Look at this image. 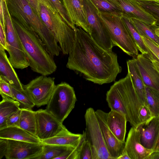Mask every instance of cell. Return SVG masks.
<instances>
[{
	"label": "cell",
	"instance_id": "obj_1",
	"mask_svg": "<svg viewBox=\"0 0 159 159\" xmlns=\"http://www.w3.org/2000/svg\"><path fill=\"white\" fill-rule=\"evenodd\" d=\"M67 68L87 80L102 85L114 81L122 68L117 54L100 46L82 28H76Z\"/></svg>",
	"mask_w": 159,
	"mask_h": 159
},
{
	"label": "cell",
	"instance_id": "obj_2",
	"mask_svg": "<svg viewBox=\"0 0 159 159\" xmlns=\"http://www.w3.org/2000/svg\"><path fill=\"white\" fill-rule=\"evenodd\" d=\"M11 17L31 69L46 76L55 72L57 66L53 56L48 51L39 37L33 30L24 27Z\"/></svg>",
	"mask_w": 159,
	"mask_h": 159
},
{
	"label": "cell",
	"instance_id": "obj_3",
	"mask_svg": "<svg viewBox=\"0 0 159 159\" xmlns=\"http://www.w3.org/2000/svg\"><path fill=\"white\" fill-rule=\"evenodd\" d=\"M5 1L11 16L24 27L33 30L52 55L58 56L61 49L57 40L28 0H5Z\"/></svg>",
	"mask_w": 159,
	"mask_h": 159
},
{
	"label": "cell",
	"instance_id": "obj_4",
	"mask_svg": "<svg viewBox=\"0 0 159 159\" xmlns=\"http://www.w3.org/2000/svg\"><path fill=\"white\" fill-rule=\"evenodd\" d=\"M106 100L111 110L125 115L132 127L140 125L139 110L143 105L134 90L129 72L116 81L106 93Z\"/></svg>",
	"mask_w": 159,
	"mask_h": 159
},
{
	"label": "cell",
	"instance_id": "obj_5",
	"mask_svg": "<svg viewBox=\"0 0 159 159\" xmlns=\"http://www.w3.org/2000/svg\"><path fill=\"white\" fill-rule=\"evenodd\" d=\"M42 21L55 36L65 55L71 51L75 32L63 19L50 0H38Z\"/></svg>",
	"mask_w": 159,
	"mask_h": 159
},
{
	"label": "cell",
	"instance_id": "obj_6",
	"mask_svg": "<svg viewBox=\"0 0 159 159\" xmlns=\"http://www.w3.org/2000/svg\"><path fill=\"white\" fill-rule=\"evenodd\" d=\"M96 9L101 22L110 34L114 46L119 47L129 56L136 57L139 54V50L122 19L121 13L102 11Z\"/></svg>",
	"mask_w": 159,
	"mask_h": 159
},
{
	"label": "cell",
	"instance_id": "obj_7",
	"mask_svg": "<svg viewBox=\"0 0 159 159\" xmlns=\"http://www.w3.org/2000/svg\"><path fill=\"white\" fill-rule=\"evenodd\" d=\"M76 100L73 88L62 82L56 85L46 110L63 123L74 108Z\"/></svg>",
	"mask_w": 159,
	"mask_h": 159
},
{
	"label": "cell",
	"instance_id": "obj_8",
	"mask_svg": "<svg viewBox=\"0 0 159 159\" xmlns=\"http://www.w3.org/2000/svg\"><path fill=\"white\" fill-rule=\"evenodd\" d=\"M86 140L90 147L92 159H112L107 149L95 111L88 108L84 115Z\"/></svg>",
	"mask_w": 159,
	"mask_h": 159
},
{
	"label": "cell",
	"instance_id": "obj_9",
	"mask_svg": "<svg viewBox=\"0 0 159 159\" xmlns=\"http://www.w3.org/2000/svg\"><path fill=\"white\" fill-rule=\"evenodd\" d=\"M7 49L9 61L14 68L23 69L29 63L18 34L13 25L5 0Z\"/></svg>",
	"mask_w": 159,
	"mask_h": 159
},
{
	"label": "cell",
	"instance_id": "obj_10",
	"mask_svg": "<svg viewBox=\"0 0 159 159\" xmlns=\"http://www.w3.org/2000/svg\"><path fill=\"white\" fill-rule=\"evenodd\" d=\"M55 79L41 75L23 85L24 90L35 106L39 107L47 104L56 85Z\"/></svg>",
	"mask_w": 159,
	"mask_h": 159
},
{
	"label": "cell",
	"instance_id": "obj_11",
	"mask_svg": "<svg viewBox=\"0 0 159 159\" xmlns=\"http://www.w3.org/2000/svg\"><path fill=\"white\" fill-rule=\"evenodd\" d=\"M82 1L91 30L90 36L101 47L107 51H112L114 46L110 34L101 22L97 9L89 0Z\"/></svg>",
	"mask_w": 159,
	"mask_h": 159
},
{
	"label": "cell",
	"instance_id": "obj_12",
	"mask_svg": "<svg viewBox=\"0 0 159 159\" xmlns=\"http://www.w3.org/2000/svg\"><path fill=\"white\" fill-rule=\"evenodd\" d=\"M37 137L42 141L56 136L66 128L46 109L35 111Z\"/></svg>",
	"mask_w": 159,
	"mask_h": 159
},
{
	"label": "cell",
	"instance_id": "obj_13",
	"mask_svg": "<svg viewBox=\"0 0 159 159\" xmlns=\"http://www.w3.org/2000/svg\"><path fill=\"white\" fill-rule=\"evenodd\" d=\"M7 139V148L5 156L7 159H37L42 153V143Z\"/></svg>",
	"mask_w": 159,
	"mask_h": 159
},
{
	"label": "cell",
	"instance_id": "obj_14",
	"mask_svg": "<svg viewBox=\"0 0 159 159\" xmlns=\"http://www.w3.org/2000/svg\"><path fill=\"white\" fill-rule=\"evenodd\" d=\"M106 113L99 109L95 111L108 152L112 159H118L125 152V142L119 141L109 129L106 121Z\"/></svg>",
	"mask_w": 159,
	"mask_h": 159
},
{
	"label": "cell",
	"instance_id": "obj_15",
	"mask_svg": "<svg viewBox=\"0 0 159 159\" xmlns=\"http://www.w3.org/2000/svg\"><path fill=\"white\" fill-rule=\"evenodd\" d=\"M67 14L73 25L88 33H91L86 11L82 0H62Z\"/></svg>",
	"mask_w": 159,
	"mask_h": 159
},
{
	"label": "cell",
	"instance_id": "obj_16",
	"mask_svg": "<svg viewBox=\"0 0 159 159\" xmlns=\"http://www.w3.org/2000/svg\"><path fill=\"white\" fill-rule=\"evenodd\" d=\"M119 9L123 15L129 19L135 18L154 25L156 20L142 8L135 0H110Z\"/></svg>",
	"mask_w": 159,
	"mask_h": 159
},
{
	"label": "cell",
	"instance_id": "obj_17",
	"mask_svg": "<svg viewBox=\"0 0 159 159\" xmlns=\"http://www.w3.org/2000/svg\"><path fill=\"white\" fill-rule=\"evenodd\" d=\"M135 58L137 66L145 85L159 92V71L146 55L139 54Z\"/></svg>",
	"mask_w": 159,
	"mask_h": 159
},
{
	"label": "cell",
	"instance_id": "obj_18",
	"mask_svg": "<svg viewBox=\"0 0 159 159\" xmlns=\"http://www.w3.org/2000/svg\"><path fill=\"white\" fill-rule=\"evenodd\" d=\"M125 143V151L130 159H145L153 152L141 144L139 133L136 128H130Z\"/></svg>",
	"mask_w": 159,
	"mask_h": 159
},
{
	"label": "cell",
	"instance_id": "obj_19",
	"mask_svg": "<svg viewBox=\"0 0 159 159\" xmlns=\"http://www.w3.org/2000/svg\"><path fill=\"white\" fill-rule=\"evenodd\" d=\"M5 50L0 46V78L4 79L10 85L23 90V84L10 62Z\"/></svg>",
	"mask_w": 159,
	"mask_h": 159
},
{
	"label": "cell",
	"instance_id": "obj_20",
	"mask_svg": "<svg viewBox=\"0 0 159 159\" xmlns=\"http://www.w3.org/2000/svg\"><path fill=\"white\" fill-rule=\"evenodd\" d=\"M106 120L107 126L116 137L120 141L125 142L126 123L125 116L111 110L106 113Z\"/></svg>",
	"mask_w": 159,
	"mask_h": 159
},
{
	"label": "cell",
	"instance_id": "obj_21",
	"mask_svg": "<svg viewBox=\"0 0 159 159\" xmlns=\"http://www.w3.org/2000/svg\"><path fill=\"white\" fill-rule=\"evenodd\" d=\"M141 144L145 148L152 149L159 132V117L154 118L148 124L136 128Z\"/></svg>",
	"mask_w": 159,
	"mask_h": 159
},
{
	"label": "cell",
	"instance_id": "obj_22",
	"mask_svg": "<svg viewBox=\"0 0 159 159\" xmlns=\"http://www.w3.org/2000/svg\"><path fill=\"white\" fill-rule=\"evenodd\" d=\"M128 71L130 75L133 84L137 95L143 105L147 106L145 85L137 67L135 57L127 61Z\"/></svg>",
	"mask_w": 159,
	"mask_h": 159
},
{
	"label": "cell",
	"instance_id": "obj_23",
	"mask_svg": "<svg viewBox=\"0 0 159 159\" xmlns=\"http://www.w3.org/2000/svg\"><path fill=\"white\" fill-rule=\"evenodd\" d=\"M83 135V133L82 134L72 133L66 128L53 137L41 142L43 144L67 146L76 148L81 142Z\"/></svg>",
	"mask_w": 159,
	"mask_h": 159
},
{
	"label": "cell",
	"instance_id": "obj_24",
	"mask_svg": "<svg viewBox=\"0 0 159 159\" xmlns=\"http://www.w3.org/2000/svg\"><path fill=\"white\" fill-rule=\"evenodd\" d=\"M0 138L37 143H42L37 137L17 126H9L0 129Z\"/></svg>",
	"mask_w": 159,
	"mask_h": 159
},
{
	"label": "cell",
	"instance_id": "obj_25",
	"mask_svg": "<svg viewBox=\"0 0 159 159\" xmlns=\"http://www.w3.org/2000/svg\"><path fill=\"white\" fill-rule=\"evenodd\" d=\"M122 19L134 40L138 49L141 54L147 55L150 59L154 56L144 43L141 36L130 20L121 14Z\"/></svg>",
	"mask_w": 159,
	"mask_h": 159
},
{
	"label": "cell",
	"instance_id": "obj_26",
	"mask_svg": "<svg viewBox=\"0 0 159 159\" xmlns=\"http://www.w3.org/2000/svg\"><path fill=\"white\" fill-rule=\"evenodd\" d=\"M0 103V129L6 127V121L7 118L20 109V103L12 98L2 97Z\"/></svg>",
	"mask_w": 159,
	"mask_h": 159
},
{
	"label": "cell",
	"instance_id": "obj_27",
	"mask_svg": "<svg viewBox=\"0 0 159 159\" xmlns=\"http://www.w3.org/2000/svg\"><path fill=\"white\" fill-rule=\"evenodd\" d=\"M19 127L37 137L35 111L21 108Z\"/></svg>",
	"mask_w": 159,
	"mask_h": 159
},
{
	"label": "cell",
	"instance_id": "obj_28",
	"mask_svg": "<svg viewBox=\"0 0 159 159\" xmlns=\"http://www.w3.org/2000/svg\"><path fill=\"white\" fill-rule=\"evenodd\" d=\"M74 148L67 146L43 144V149L37 159H57L69 150Z\"/></svg>",
	"mask_w": 159,
	"mask_h": 159
},
{
	"label": "cell",
	"instance_id": "obj_29",
	"mask_svg": "<svg viewBox=\"0 0 159 159\" xmlns=\"http://www.w3.org/2000/svg\"><path fill=\"white\" fill-rule=\"evenodd\" d=\"M141 36H145L152 40L159 46V37L155 33L156 25H149L137 19H129Z\"/></svg>",
	"mask_w": 159,
	"mask_h": 159
},
{
	"label": "cell",
	"instance_id": "obj_30",
	"mask_svg": "<svg viewBox=\"0 0 159 159\" xmlns=\"http://www.w3.org/2000/svg\"><path fill=\"white\" fill-rule=\"evenodd\" d=\"M145 92L148 107L154 117H159V92L147 86Z\"/></svg>",
	"mask_w": 159,
	"mask_h": 159
},
{
	"label": "cell",
	"instance_id": "obj_31",
	"mask_svg": "<svg viewBox=\"0 0 159 159\" xmlns=\"http://www.w3.org/2000/svg\"><path fill=\"white\" fill-rule=\"evenodd\" d=\"M10 86L14 99L20 103V106L22 108L32 109L35 105L24 89Z\"/></svg>",
	"mask_w": 159,
	"mask_h": 159
},
{
	"label": "cell",
	"instance_id": "obj_32",
	"mask_svg": "<svg viewBox=\"0 0 159 159\" xmlns=\"http://www.w3.org/2000/svg\"><path fill=\"white\" fill-rule=\"evenodd\" d=\"M135 0L142 8L155 20V25L159 27V2L154 1Z\"/></svg>",
	"mask_w": 159,
	"mask_h": 159
},
{
	"label": "cell",
	"instance_id": "obj_33",
	"mask_svg": "<svg viewBox=\"0 0 159 159\" xmlns=\"http://www.w3.org/2000/svg\"><path fill=\"white\" fill-rule=\"evenodd\" d=\"M89 0L96 8L101 11L121 13L119 8L110 0Z\"/></svg>",
	"mask_w": 159,
	"mask_h": 159
},
{
	"label": "cell",
	"instance_id": "obj_34",
	"mask_svg": "<svg viewBox=\"0 0 159 159\" xmlns=\"http://www.w3.org/2000/svg\"><path fill=\"white\" fill-rule=\"evenodd\" d=\"M55 7L59 13L65 21L75 30L76 28L71 22L63 5L62 0H50Z\"/></svg>",
	"mask_w": 159,
	"mask_h": 159
},
{
	"label": "cell",
	"instance_id": "obj_35",
	"mask_svg": "<svg viewBox=\"0 0 159 159\" xmlns=\"http://www.w3.org/2000/svg\"><path fill=\"white\" fill-rule=\"evenodd\" d=\"M154 118L148 106L142 105L139 111L140 125H144L148 124Z\"/></svg>",
	"mask_w": 159,
	"mask_h": 159
},
{
	"label": "cell",
	"instance_id": "obj_36",
	"mask_svg": "<svg viewBox=\"0 0 159 159\" xmlns=\"http://www.w3.org/2000/svg\"><path fill=\"white\" fill-rule=\"evenodd\" d=\"M78 159H92L91 149L85 138L80 146Z\"/></svg>",
	"mask_w": 159,
	"mask_h": 159
},
{
	"label": "cell",
	"instance_id": "obj_37",
	"mask_svg": "<svg viewBox=\"0 0 159 159\" xmlns=\"http://www.w3.org/2000/svg\"><path fill=\"white\" fill-rule=\"evenodd\" d=\"M0 93L2 97H7L14 99L10 85L1 78H0Z\"/></svg>",
	"mask_w": 159,
	"mask_h": 159
},
{
	"label": "cell",
	"instance_id": "obj_38",
	"mask_svg": "<svg viewBox=\"0 0 159 159\" xmlns=\"http://www.w3.org/2000/svg\"><path fill=\"white\" fill-rule=\"evenodd\" d=\"M145 44L151 52L159 60V46L145 36H141Z\"/></svg>",
	"mask_w": 159,
	"mask_h": 159
},
{
	"label": "cell",
	"instance_id": "obj_39",
	"mask_svg": "<svg viewBox=\"0 0 159 159\" xmlns=\"http://www.w3.org/2000/svg\"><path fill=\"white\" fill-rule=\"evenodd\" d=\"M21 109L13 113L7 119L6 121V127L9 126L19 127V122Z\"/></svg>",
	"mask_w": 159,
	"mask_h": 159
},
{
	"label": "cell",
	"instance_id": "obj_40",
	"mask_svg": "<svg viewBox=\"0 0 159 159\" xmlns=\"http://www.w3.org/2000/svg\"><path fill=\"white\" fill-rule=\"evenodd\" d=\"M8 139L0 138V159L5 157L7 150Z\"/></svg>",
	"mask_w": 159,
	"mask_h": 159
},
{
	"label": "cell",
	"instance_id": "obj_41",
	"mask_svg": "<svg viewBox=\"0 0 159 159\" xmlns=\"http://www.w3.org/2000/svg\"><path fill=\"white\" fill-rule=\"evenodd\" d=\"M30 4L34 9L38 15L40 16V10L39 2L38 0H28Z\"/></svg>",
	"mask_w": 159,
	"mask_h": 159
},
{
	"label": "cell",
	"instance_id": "obj_42",
	"mask_svg": "<svg viewBox=\"0 0 159 159\" xmlns=\"http://www.w3.org/2000/svg\"><path fill=\"white\" fill-rule=\"evenodd\" d=\"M145 159H159V152H152Z\"/></svg>",
	"mask_w": 159,
	"mask_h": 159
},
{
	"label": "cell",
	"instance_id": "obj_43",
	"mask_svg": "<svg viewBox=\"0 0 159 159\" xmlns=\"http://www.w3.org/2000/svg\"><path fill=\"white\" fill-rule=\"evenodd\" d=\"M152 150L153 152L156 151L159 152V132Z\"/></svg>",
	"mask_w": 159,
	"mask_h": 159
},
{
	"label": "cell",
	"instance_id": "obj_44",
	"mask_svg": "<svg viewBox=\"0 0 159 159\" xmlns=\"http://www.w3.org/2000/svg\"><path fill=\"white\" fill-rule=\"evenodd\" d=\"M118 159H130L127 152H125Z\"/></svg>",
	"mask_w": 159,
	"mask_h": 159
},
{
	"label": "cell",
	"instance_id": "obj_45",
	"mask_svg": "<svg viewBox=\"0 0 159 159\" xmlns=\"http://www.w3.org/2000/svg\"><path fill=\"white\" fill-rule=\"evenodd\" d=\"M156 68L159 71V61L155 60H151Z\"/></svg>",
	"mask_w": 159,
	"mask_h": 159
},
{
	"label": "cell",
	"instance_id": "obj_46",
	"mask_svg": "<svg viewBox=\"0 0 159 159\" xmlns=\"http://www.w3.org/2000/svg\"><path fill=\"white\" fill-rule=\"evenodd\" d=\"M156 34L159 37V27L157 28L155 30Z\"/></svg>",
	"mask_w": 159,
	"mask_h": 159
},
{
	"label": "cell",
	"instance_id": "obj_47",
	"mask_svg": "<svg viewBox=\"0 0 159 159\" xmlns=\"http://www.w3.org/2000/svg\"><path fill=\"white\" fill-rule=\"evenodd\" d=\"M147 0V1H155V0Z\"/></svg>",
	"mask_w": 159,
	"mask_h": 159
},
{
	"label": "cell",
	"instance_id": "obj_48",
	"mask_svg": "<svg viewBox=\"0 0 159 159\" xmlns=\"http://www.w3.org/2000/svg\"><path fill=\"white\" fill-rule=\"evenodd\" d=\"M155 1L159 2V0H155Z\"/></svg>",
	"mask_w": 159,
	"mask_h": 159
}]
</instances>
